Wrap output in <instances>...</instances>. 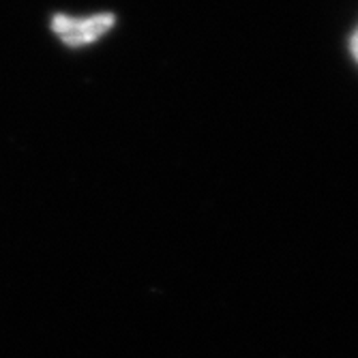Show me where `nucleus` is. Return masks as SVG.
<instances>
[{
    "instance_id": "obj_2",
    "label": "nucleus",
    "mask_w": 358,
    "mask_h": 358,
    "mask_svg": "<svg viewBox=\"0 0 358 358\" xmlns=\"http://www.w3.org/2000/svg\"><path fill=\"white\" fill-rule=\"evenodd\" d=\"M350 48H352V56L356 58V62H358V30L354 32V37H352V43H350Z\"/></svg>"
},
{
    "instance_id": "obj_1",
    "label": "nucleus",
    "mask_w": 358,
    "mask_h": 358,
    "mask_svg": "<svg viewBox=\"0 0 358 358\" xmlns=\"http://www.w3.org/2000/svg\"><path fill=\"white\" fill-rule=\"evenodd\" d=\"M114 22L116 20L112 13H96L90 17H71V15L56 13L52 17V32L62 43L80 48L99 41L103 35H108Z\"/></svg>"
}]
</instances>
